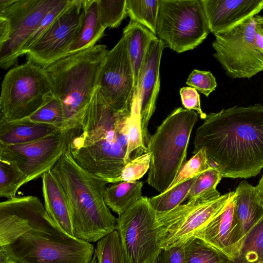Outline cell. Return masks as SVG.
Segmentation results:
<instances>
[{
  "mask_svg": "<svg viewBox=\"0 0 263 263\" xmlns=\"http://www.w3.org/2000/svg\"><path fill=\"white\" fill-rule=\"evenodd\" d=\"M193 154L204 149L222 178L247 179L263 168V105L235 106L206 115Z\"/></svg>",
  "mask_w": 263,
  "mask_h": 263,
  "instance_id": "obj_1",
  "label": "cell"
},
{
  "mask_svg": "<svg viewBox=\"0 0 263 263\" xmlns=\"http://www.w3.org/2000/svg\"><path fill=\"white\" fill-rule=\"evenodd\" d=\"M131 109L118 110L98 87L80 128L71 131L68 148L74 161L92 174L112 183L126 164Z\"/></svg>",
  "mask_w": 263,
  "mask_h": 263,
  "instance_id": "obj_2",
  "label": "cell"
},
{
  "mask_svg": "<svg viewBox=\"0 0 263 263\" xmlns=\"http://www.w3.org/2000/svg\"><path fill=\"white\" fill-rule=\"evenodd\" d=\"M51 171L65 194L74 237L96 242L117 230V218L104 201L106 180L80 166L68 147Z\"/></svg>",
  "mask_w": 263,
  "mask_h": 263,
  "instance_id": "obj_3",
  "label": "cell"
},
{
  "mask_svg": "<svg viewBox=\"0 0 263 263\" xmlns=\"http://www.w3.org/2000/svg\"><path fill=\"white\" fill-rule=\"evenodd\" d=\"M109 50L104 45L66 55L44 69L54 96L63 108V130L81 125L87 106L98 87L102 66Z\"/></svg>",
  "mask_w": 263,
  "mask_h": 263,
  "instance_id": "obj_4",
  "label": "cell"
},
{
  "mask_svg": "<svg viewBox=\"0 0 263 263\" xmlns=\"http://www.w3.org/2000/svg\"><path fill=\"white\" fill-rule=\"evenodd\" d=\"M197 119L194 110L178 108L151 136L148 146L151 160L146 182L160 193L167 190L187 162L189 142Z\"/></svg>",
  "mask_w": 263,
  "mask_h": 263,
  "instance_id": "obj_5",
  "label": "cell"
},
{
  "mask_svg": "<svg viewBox=\"0 0 263 263\" xmlns=\"http://www.w3.org/2000/svg\"><path fill=\"white\" fill-rule=\"evenodd\" d=\"M54 96L44 69L27 61L10 69L3 79L0 118L8 122L26 118Z\"/></svg>",
  "mask_w": 263,
  "mask_h": 263,
  "instance_id": "obj_6",
  "label": "cell"
},
{
  "mask_svg": "<svg viewBox=\"0 0 263 263\" xmlns=\"http://www.w3.org/2000/svg\"><path fill=\"white\" fill-rule=\"evenodd\" d=\"M2 247L21 263H89L95 249L92 243L64 231L34 230Z\"/></svg>",
  "mask_w": 263,
  "mask_h": 263,
  "instance_id": "obj_7",
  "label": "cell"
},
{
  "mask_svg": "<svg viewBox=\"0 0 263 263\" xmlns=\"http://www.w3.org/2000/svg\"><path fill=\"white\" fill-rule=\"evenodd\" d=\"M210 32L202 0H159L156 36L178 53L192 50Z\"/></svg>",
  "mask_w": 263,
  "mask_h": 263,
  "instance_id": "obj_8",
  "label": "cell"
},
{
  "mask_svg": "<svg viewBox=\"0 0 263 263\" xmlns=\"http://www.w3.org/2000/svg\"><path fill=\"white\" fill-rule=\"evenodd\" d=\"M233 192L209 200L190 199L170 211L157 213L156 227L160 247L180 246L195 236L223 210Z\"/></svg>",
  "mask_w": 263,
  "mask_h": 263,
  "instance_id": "obj_9",
  "label": "cell"
},
{
  "mask_svg": "<svg viewBox=\"0 0 263 263\" xmlns=\"http://www.w3.org/2000/svg\"><path fill=\"white\" fill-rule=\"evenodd\" d=\"M257 25L255 16L229 30L214 34L213 56L229 77L250 79L263 71V53L254 41Z\"/></svg>",
  "mask_w": 263,
  "mask_h": 263,
  "instance_id": "obj_10",
  "label": "cell"
},
{
  "mask_svg": "<svg viewBox=\"0 0 263 263\" xmlns=\"http://www.w3.org/2000/svg\"><path fill=\"white\" fill-rule=\"evenodd\" d=\"M156 218L149 198L143 197L117 219L125 263H156L162 249Z\"/></svg>",
  "mask_w": 263,
  "mask_h": 263,
  "instance_id": "obj_11",
  "label": "cell"
},
{
  "mask_svg": "<svg viewBox=\"0 0 263 263\" xmlns=\"http://www.w3.org/2000/svg\"><path fill=\"white\" fill-rule=\"evenodd\" d=\"M60 0H12L0 10L9 25L7 41L0 45V66L6 69L15 64L22 50L45 15Z\"/></svg>",
  "mask_w": 263,
  "mask_h": 263,
  "instance_id": "obj_12",
  "label": "cell"
},
{
  "mask_svg": "<svg viewBox=\"0 0 263 263\" xmlns=\"http://www.w3.org/2000/svg\"><path fill=\"white\" fill-rule=\"evenodd\" d=\"M84 16L83 0H71L50 27L27 51L28 61L44 69L67 55Z\"/></svg>",
  "mask_w": 263,
  "mask_h": 263,
  "instance_id": "obj_13",
  "label": "cell"
},
{
  "mask_svg": "<svg viewBox=\"0 0 263 263\" xmlns=\"http://www.w3.org/2000/svg\"><path fill=\"white\" fill-rule=\"evenodd\" d=\"M70 131L59 129L29 143L0 145V160L12 164L27 177L28 182L52 170L66 152Z\"/></svg>",
  "mask_w": 263,
  "mask_h": 263,
  "instance_id": "obj_14",
  "label": "cell"
},
{
  "mask_svg": "<svg viewBox=\"0 0 263 263\" xmlns=\"http://www.w3.org/2000/svg\"><path fill=\"white\" fill-rule=\"evenodd\" d=\"M32 230L64 231L51 218L37 197L16 196L0 203L1 247L10 244Z\"/></svg>",
  "mask_w": 263,
  "mask_h": 263,
  "instance_id": "obj_15",
  "label": "cell"
},
{
  "mask_svg": "<svg viewBox=\"0 0 263 263\" xmlns=\"http://www.w3.org/2000/svg\"><path fill=\"white\" fill-rule=\"evenodd\" d=\"M134 85L127 41L123 35L106 56L100 72L98 88L110 106L118 110H124L131 109Z\"/></svg>",
  "mask_w": 263,
  "mask_h": 263,
  "instance_id": "obj_16",
  "label": "cell"
},
{
  "mask_svg": "<svg viewBox=\"0 0 263 263\" xmlns=\"http://www.w3.org/2000/svg\"><path fill=\"white\" fill-rule=\"evenodd\" d=\"M164 47L163 43L158 37L151 41L134 96L137 100L143 139L147 148L151 137L148 125L155 110L160 89V65Z\"/></svg>",
  "mask_w": 263,
  "mask_h": 263,
  "instance_id": "obj_17",
  "label": "cell"
},
{
  "mask_svg": "<svg viewBox=\"0 0 263 263\" xmlns=\"http://www.w3.org/2000/svg\"><path fill=\"white\" fill-rule=\"evenodd\" d=\"M194 236L203 240L233 263L238 258L242 245L234 191L223 210Z\"/></svg>",
  "mask_w": 263,
  "mask_h": 263,
  "instance_id": "obj_18",
  "label": "cell"
},
{
  "mask_svg": "<svg viewBox=\"0 0 263 263\" xmlns=\"http://www.w3.org/2000/svg\"><path fill=\"white\" fill-rule=\"evenodd\" d=\"M210 32H225L263 9V0H202Z\"/></svg>",
  "mask_w": 263,
  "mask_h": 263,
  "instance_id": "obj_19",
  "label": "cell"
},
{
  "mask_svg": "<svg viewBox=\"0 0 263 263\" xmlns=\"http://www.w3.org/2000/svg\"><path fill=\"white\" fill-rule=\"evenodd\" d=\"M42 180L44 206L47 213L60 228L73 236L70 213L62 186L51 170L43 175Z\"/></svg>",
  "mask_w": 263,
  "mask_h": 263,
  "instance_id": "obj_20",
  "label": "cell"
},
{
  "mask_svg": "<svg viewBox=\"0 0 263 263\" xmlns=\"http://www.w3.org/2000/svg\"><path fill=\"white\" fill-rule=\"evenodd\" d=\"M234 201L242 246L247 235L263 216V206L256 198L254 186L245 180L234 191Z\"/></svg>",
  "mask_w": 263,
  "mask_h": 263,
  "instance_id": "obj_21",
  "label": "cell"
},
{
  "mask_svg": "<svg viewBox=\"0 0 263 263\" xmlns=\"http://www.w3.org/2000/svg\"><path fill=\"white\" fill-rule=\"evenodd\" d=\"M59 129L47 124L36 123L24 119L8 122L0 118V145H10L34 141Z\"/></svg>",
  "mask_w": 263,
  "mask_h": 263,
  "instance_id": "obj_22",
  "label": "cell"
},
{
  "mask_svg": "<svg viewBox=\"0 0 263 263\" xmlns=\"http://www.w3.org/2000/svg\"><path fill=\"white\" fill-rule=\"evenodd\" d=\"M123 35L126 39L127 51L133 69L135 94L146 52L151 41L157 36L144 26L130 20L124 28Z\"/></svg>",
  "mask_w": 263,
  "mask_h": 263,
  "instance_id": "obj_23",
  "label": "cell"
},
{
  "mask_svg": "<svg viewBox=\"0 0 263 263\" xmlns=\"http://www.w3.org/2000/svg\"><path fill=\"white\" fill-rule=\"evenodd\" d=\"M83 4L84 16L82 29L67 55L95 46L105 30L99 20L97 0H83Z\"/></svg>",
  "mask_w": 263,
  "mask_h": 263,
  "instance_id": "obj_24",
  "label": "cell"
},
{
  "mask_svg": "<svg viewBox=\"0 0 263 263\" xmlns=\"http://www.w3.org/2000/svg\"><path fill=\"white\" fill-rule=\"evenodd\" d=\"M142 181H122L106 187L104 198L107 206L120 216L132 205L141 199Z\"/></svg>",
  "mask_w": 263,
  "mask_h": 263,
  "instance_id": "obj_25",
  "label": "cell"
},
{
  "mask_svg": "<svg viewBox=\"0 0 263 263\" xmlns=\"http://www.w3.org/2000/svg\"><path fill=\"white\" fill-rule=\"evenodd\" d=\"M185 263H233L202 239L192 236L183 243Z\"/></svg>",
  "mask_w": 263,
  "mask_h": 263,
  "instance_id": "obj_26",
  "label": "cell"
},
{
  "mask_svg": "<svg viewBox=\"0 0 263 263\" xmlns=\"http://www.w3.org/2000/svg\"><path fill=\"white\" fill-rule=\"evenodd\" d=\"M126 7L130 21L141 24L156 35L159 0H126Z\"/></svg>",
  "mask_w": 263,
  "mask_h": 263,
  "instance_id": "obj_27",
  "label": "cell"
},
{
  "mask_svg": "<svg viewBox=\"0 0 263 263\" xmlns=\"http://www.w3.org/2000/svg\"><path fill=\"white\" fill-rule=\"evenodd\" d=\"M197 176L189 179L158 195L149 198V201L153 208L157 213H164L170 211L181 204L183 201L187 199V194Z\"/></svg>",
  "mask_w": 263,
  "mask_h": 263,
  "instance_id": "obj_28",
  "label": "cell"
},
{
  "mask_svg": "<svg viewBox=\"0 0 263 263\" xmlns=\"http://www.w3.org/2000/svg\"><path fill=\"white\" fill-rule=\"evenodd\" d=\"M222 176L215 166L199 174L192 185L187 196V199H200L209 200L220 196L216 187Z\"/></svg>",
  "mask_w": 263,
  "mask_h": 263,
  "instance_id": "obj_29",
  "label": "cell"
},
{
  "mask_svg": "<svg viewBox=\"0 0 263 263\" xmlns=\"http://www.w3.org/2000/svg\"><path fill=\"white\" fill-rule=\"evenodd\" d=\"M263 261V216L246 237L238 258L233 263Z\"/></svg>",
  "mask_w": 263,
  "mask_h": 263,
  "instance_id": "obj_30",
  "label": "cell"
},
{
  "mask_svg": "<svg viewBox=\"0 0 263 263\" xmlns=\"http://www.w3.org/2000/svg\"><path fill=\"white\" fill-rule=\"evenodd\" d=\"M95 254L98 263H125L122 244L117 230L97 242Z\"/></svg>",
  "mask_w": 263,
  "mask_h": 263,
  "instance_id": "obj_31",
  "label": "cell"
},
{
  "mask_svg": "<svg viewBox=\"0 0 263 263\" xmlns=\"http://www.w3.org/2000/svg\"><path fill=\"white\" fill-rule=\"evenodd\" d=\"M28 183L27 176L10 163L0 160V196L16 197L18 190Z\"/></svg>",
  "mask_w": 263,
  "mask_h": 263,
  "instance_id": "obj_32",
  "label": "cell"
},
{
  "mask_svg": "<svg viewBox=\"0 0 263 263\" xmlns=\"http://www.w3.org/2000/svg\"><path fill=\"white\" fill-rule=\"evenodd\" d=\"M99 17L105 29L118 27L127 15L126 0H97Z\"/></svg>",
  "mask_w": 263,
  "mask_h": 263,
  "instance_id": "obj_33",
  "label": "cell"
},
{
  "mask_svg": "<svg viewBox=\"0 0 263 263\" xmlns=\"http://www.w3.org/2000/svg\"><path fill=\"white\" fill-rule=\"evenodd\" d=\"M31 122L47 124L63 129L64 116L62 105L55 96L39 109L25 118Z\"/></svg>",
  "mask_w": 263,
  "mask_h": 263,
  "instance_id": "obj_34",
  "label": "cell"
},
{
  "mask_svg": "<svg viewBox=\"0 0 263 263\" xmlns=\"http://www.w3.org/2000/svg\"><path fill=\"white\" fill-rule=\"evenodd\" d=\"M212 166L205 150L200 149L183 166L167 190L197 176Z\"/></svg>",
  "mask_w": 263,
  "mask_h": 263,
  "instance_id": "obj_35",
  "label": "cell"
},
{
  "mask_svg": "<svg viewBox=\"0 0 263 263\" xmlns=\"http://www.w3.org/2000/svg\"><path fill=\"white\" fill-rule=\"evenodd\" d=\"M151 155L147 152L127 163L120 175L112 183L122 181L134 182L141 178L149 170Z\"/></svg>",
  "mask_w": 263,
  "mask_h": 263,
  "instance_id": "obj_36",
  "label": "cell"
},
{
  "mask_svg": "<svg viewBox=\"0 0 263 263\" xmlns=\"http://www.w3.org/2000/svg\"><path fill=\"white\" fill-rule=\"evenodd\" d=\"M70 2L71 0H60L59 3L45 15L37 29L24 46L21 51V55L26 54L28 49L46 31Z\"/></svg>",
  "mask_w": 263,
  "mask_h": 263,
  "instance_id": "obj_37",
  "label": "cell"
},
{
  "mask_svg": "<svg viewBox=\"0 0 263 263\" xmlns=\"http://www.w3.org/2000/svg\"><path fill=\"white\" fill-rule=\"evenodd\" d=\"M186 84L208 97L217 86L216 79L209 71L194 69L190 74Z\"/></svg>",
  "mask_w": 263,
  "mask_h": 263,
  "instance_id": "obj_38",
  "label": "cell"
},
{
  "mask_svg": "<svg viewBox=\"0 0 263 263\" xmlns=\"http://www.w3.org/2000/svg\"><path fill=\"white\" fill-rule=\"evenodd\" d=\"M180 95L182 104L185 109L196 110L202 119L206 114L201 109L200 96L197 90L191 87H184L180 89Z\"/></svg>",
  "mask_w": 263,
  "mask_h": 263,
  "instance_id": "obj_39",
  "label": "cell"
},
{
  "mask_svg": "<svg viewBox=\"0 0 263 263\" xmlns=\"http://www.w3.org/2000/svg\"><path fill=\"white\" fill-rule=\"evenodd\" d=\"M156 263H185L183 244L166 249H162Z\"/></svg>",
  "mask_w": 263,
  "mask_h": 263,
  "instance_id": "obj_40",
  "label": "cell"
},
{
  "mask_svg": "<svg viewBox=\"0 0 263 263\" xmlns=\"http://www.w3.org/2000/svg\"><path fill=\"white\" fill-rule=\"evenodd\" d=\"M254 41L257 49L263 53V32L258 24L255 33Z\"/></svg>",
  "mask_w": 263,
  "mask_h": 263,
  "instance_id": "obj_41",
  "label": "cell"
},
{
  "mask_svg": "<svg viewBox=\"0 0 263 263\" xmlns=\"http://www.w3.org/2000/svg\"><path fill=\"white\" fill-rule=\"evenodd\" d=\"M254 191L258 202L263 206V175L261 177L258 184L254 186Z\"/></svg>",
  "mask_w": 263,
  "mask_h": 263,
  "instance_id": "obj_42",
  "label": "cell"
},
{
  "mask_svg": "<svg viewBox=\"0 0 263 263\" xmlns=\"http://www.w3.org/2000/svg\"><path fill=\"white\" fill-rule=\"evenodd\" d=\"M0 263H21L11 258L4 248L0 247Z\"/></svg>",
  "mask_w": 263,
  "mask_h": 263,
  "instance_id": "obj_43",
  "label": "cell"
},
{
  "mask_svg": "<svg viewBox=\"0 0 263 263\" xmlns=\"http://www.w3.org/2000/svg\"><path fill=\"white\" fill-rule=\"evenodd\" d=\"M257 24L259 25L260 28L263 31V16L257 15L255 16Z\"/></svg>",
  "mask_w": 263,
  "mask_h": 263,
  "instance_id": "obj_44",
  "label": "cell"
},
{
  "mask_svg": "<svg viewBox=\"0 0 263 263\" xmlns=\"http://www.w3.org/2000/svg\"><path fill=\"white\" fill-rule=\"evenodd\" d=\"M89 263H98L97 256L95 253H94V255Z\"/></svg>",
  "mask_w": 263,
  "mask_h": 263,
  "instance_id": "obj_45",
  "label": "cell"
},
{
  "mask_svg": "<svg viewBox=\"0 0 263 263\" xmlns=\"http://www.w3.org/2000/svg\"><path fill=\"white\" fill-rule=\"evenodd\" d=\"M262 32H263V31H262Z\"/></svg>",
  "mask_w": 263,
  "mask_h": 263,
  "instance_id": "obj_46",
  "label": "cell"
},
{
  "mask_svg": "<svg viewBox=\"0 0 263 263\" xmlns=\"http://www.w3.org/2000/svg\"><path fill=\"white\" fill-rule=\"evenodd\" d=\"M262 263H263V261H262Z\"/></svg>",
  "mask_w": 263,
  "mask_h": 263,
  "instance_id": "obj_47",
  "label": "cell"
}]
</instances>
